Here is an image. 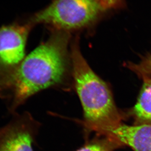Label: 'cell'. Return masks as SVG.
I'll return each mask as SVG.
<instances>
[{
	"instance_id": "cell-1",
	"label": "cell",
	"mask_w": 151,
	"mask_h": 151,
	"mask_svg": "<svg viewBox=\"0 0 151 151\" xmlns=\"http://www.w3.org/2000/svg\"><path fill=\"white\" fill-rule=\"evenodd\" d=\"M69 41L68 34L55 31L26 55L10 86L0 96L6 101L9 113H16L30 98L62 82Z\"/></svg>"
},
{
	"instance_id": "cell-2",
	"label": "cell",
	"mask_w": 151,
	"mask_h": 151,
	"mask_svg": "<svg viewBox=\"0 0 151 151\" xmlns=\"http://www.w3.org/2000/svg\"><path fill=\"white\" fill-rule=\"evenodd\" d=\"M71 55L76 88L83 106L86 126L101 134L122 123L123 116L115 106L111 90L89 66L76 40L72 45Z\"/></svg>"
},
{
	"instance_id": "cell-3",
	"label": "cell",
	"mask_w": 151,
	"mask_h": 151,
	"mask_svg": "<svg viewBox=\"0 0 151 151\" xmlns=\"http://www.w3.org/2000/svg\"><path fill=\"white\" fill-rule=\"evenodd\" d=\"M102 9L97 0H54L29 19L35 26L43 24L65 32L87 26Z\"/></svg>"
},
{
	"instance_id": "cell-4",
	"label": "cell",
	"mask_w": 151,
	"mask_h": 151,
	"mask_svg": "<svg viewBox=\"0 0 151 151\" xmlns=\"http://www.w3.org/2000/svg\"><path fill=\"white\" fill-rule=\"evenodd\" d=\"M35 26L28 19L0 27V95L10 86L27 55L28 38Z\"/></svg>"
},
{
	"instance_id": "cell-5",
	"label": "cell",
	"mask_w": 151,
	"mask_h": 151,
	"mask_svg": "<svg viewBox=\"0 0 151 151\" xmlns=\"http://www.w3.org/2000/svg\"><path fill=\"white\" fill-rule=\"evenodd\" d=\"M12 115L9 123L0 128V151H34L40 124L28 111Z\"/></svg>"
},
{
	"instance_id": "cell-6",
	"label": "cell",
	"mask_w": 151,
	"mask_h": 151,
	"mask_svg": "<svg viewBox=\"0 0 151 151\" xmlns=\"http://www.w3.org/2000/svg\"><path fill=\"white\" fill-rule=\"evenodd\" d=\"M116 138L134 151H151V124L129 126L121 123L101 133Z\"/></svg>"
},
{
	"instance_id": "cell-7",
	"label": "cell",
	"mask_w": 151,
	"mask_h": 151,
	"mask_svg": "<svg viewBox=\"0 0 151 151\" xmlns=\"http://www.w3.org/2000/svg\"><path fill=\"white\" fill-rule=\"evenodd\" d=\"M143 85L132 115L137 124H151V76H144Z\"/></svg>"
},
{
	"instance_id": "cell-8",
	"label": "cell",
	"mask_w": 151,
	"mask_h": 151,
	"mask_svg": "<svg viewBox=\"0 0 151 151\" xmlns=\"http://www.w3.org/2000/svg\"><path fill=\"white\" fill-rule=\"evenodd\" d=\"M123 146L116 138L106 135L105 138L96 140L77 151H113Z\"/></svg>"
},
{
	"instance_id": "cell-9",
	"label": "cell",
	"mask_w": 151,
	"mask_h": 151,
	"mask_svg": "<svg viewBox=\"0 0 151 151\" xmlns=\"http://www.w3.org/2000/svg\"><path fill=\"white\" fill-rule=\"evenodd\" d=\"M129 65V68L140 77L144 76H151V55L144 58L139 64H131Z\"/></svg>"
},
{
	"instance_id": "cell-10",
	"label": "cell",
	"mask_w": 151,
	"mask_h": 151,
	"mask_svg": "<svg viewBox=\"0 0 151 151\" xmlns=\"http://www.w3.org/2000/svg\"><path fill=\"white\" fill-rule=\"evenodd\" d=\"M103 9H109L118 7L123 0H97Z\"/></svg>"
}]
</instances>
